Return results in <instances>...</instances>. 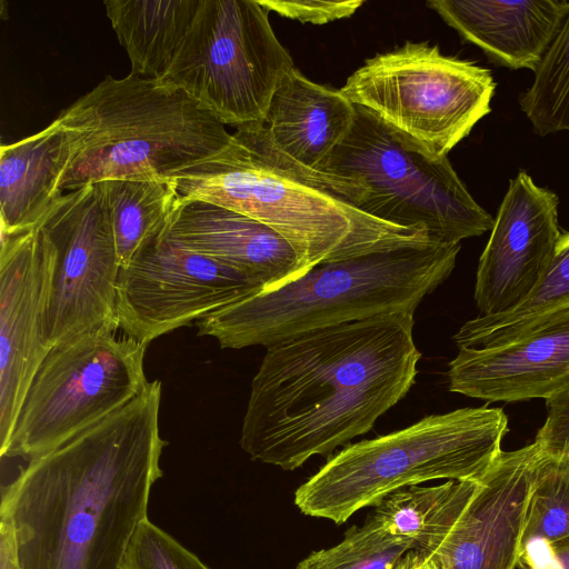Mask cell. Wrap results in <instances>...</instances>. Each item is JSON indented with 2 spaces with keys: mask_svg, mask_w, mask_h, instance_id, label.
Returning a JSON list of instances; mask_svg holds the SVG:
<instances>
[{
  "mask_svg": "<svg viewBox=\"0 0 569 569\" xmlns=\"http://www.w3.org/2000/svg\"><path fill=\"white\" fill-rule=\"evenodd\" d=\"M162 385L59 448L27 461L1 489L21 569H121L162 478Z\"/></svg>",
  "mask_w": 569,
  "mask_h": 569,
  "instance_id": "6da1fadb",
  "label": "cell"
},
{
  "mask_svg": "<svg viewBox=\"0 0 569 569\" xmlns=\"http://www.w3.org/2000/svg\"><path fill=\"white\" fill-rule=\"evenodd\" d=\"M413 325V315L397 312L267 347L251 381L241 449L291 471L371 430L416 381Z\"/></svg>",
  "mask_w": 569,
  "mask_h": 569,
  "instance_id": "7a4b0ae2",
  "label": "cell"
},
{
  "mask_svg": "<svg viewBox=\"0 0 569 569\" xmlns=\"http://www.w3.org/2000/svg\"><path fill=\"white\" fill-rule=\"evenodd\" d=\"M170 177L179 200L214 203L274 229L297 249L307 271L328 261L431 241L423 232L362 212L366 191L359 183L287 158L263 123L236 128L220 152Z\"/></svg>",
  "mask_w": 569,
  "mask_h": 569,
  "instance_id": "3957f363",
  "label": "cell"
},
{
  "mask_svg": "<svg viewBox=\"0 0 569 569\" xmlns=\"http://www.w3.org/2000/svg\"><path fill=\"white\" fill-rule=\"evenodd\" d=\"M459 244H402L315 266L281 287L227 305L196 322L223 349L266 348L297 336L406 312L452 272Z\"/></svg>",
  "mask_w": 569,
  "mask_h": 569,
  "instance_id": "277c9868",
  "label": "cell"
},
{
  "mask_svg": "<svg viewBox=\"0 0 569 569\" xmlns=\"http://www.w3.org/2000/svg\"><path fill=\"white\" fill-rule=\"evenodd\" d=\"M53 121L69 147L62 192L110 179L169 178L232 140L182 89L132 73L104 77Z\"/></svg>",
  "mask_w": 569,
  "mask_h": 569,
  "instance_id": "5b68a950",
  "label": "cell"
},
{
  "mask_svg": "<svg viewBox=\"0 0 569 569\" xmlns=\"http://www.w3.org/2000/svg\"><path fill=\"white\" fill-rule=\"evenodd\" d=\"M501 408H461L352 443L329 459L295 492L306 516L337 525L391 492L429 480L481 478L508 432Z\"/></svg>",
  "mask_w": 569,
  "mask_h": 569,
  "instance_id": "8992f818",
  "label": "cell"
},
{
  "mask_svg": "<svg viewBox=\"0 0 569 569\" xmlns=\"http://www.w3.org/2000/svg\"><path fill=\"white\" fill-rule=\"evenodd\" d=\"M356 106V104H355ZM318 170L359 183V209L387 223L423 232L437 243L459 244L493 227L448 156L356 106L352 127Z\"/></svg>",
  "mask_w": 569,
  "mask_h": 569,
  "instance_id": "52a82bcc",
  "label": "cell"
},
{
  "mask_svg": "<svg viewBox=\"0 0 569 569\" xmlns=\"http://www.w3.org/2000/svg\"><path fill=\"white\" fill-rule=\"evenodd\" d=\"M102 329L53 346L24 396L2 458L27 461L119 411L147 388L148 346Z\"/></svg>",
  "mask_w": 569,
  "mask_h": 569,
  "instance_id": "ba28073f",
  "label": "cell"
},
{
  "mask_svg": "<svg viewBox=\"0 0 569 569\" xmlns=\"http://www.w3.org/2000/svg\"><path fill=\"white\" fill-rule=\"evenodd\" d=\"M260 0H200L182 43L160 80L207 108L223 124L263 123L293 60Z\"/></svg>",
  "mask_w": 569,
  "mask_h": 569,
  "instance_id": "9c48e42d",
  "label": "cell"
},
{
  "mask_svg": "<svg viewBox=\"0 0 569 569\" xmlns=\"http://www.w3.org/2000/svg\"><path fill=\"white\" fill-rule=\"evenodd\" d=\"M489 69L443 54L437 44L406 41L348 77L341 93L441 156L490 113Z\"/></svg>",
  "mask_w": 569,
  "mask_h": 569,
  "instance_id": "30bf717a",
  "label": "cell"
},
{
  "mask_svg": "<svg viewBox=\"0 0 569 569\" xmlns=\"http://www.w3.org/2000/svg\"><path fill=\"white\" fill-rule=\"evenodd\" d=\"M543 455L533 441L501 451L479 479L448 480L413 549L438 569H515L523 557L527 509Z\"/></svg>",
  "mask_w": 569,
  "mask_h": 569,
  "instance_id": "8fae6325",
  "label": "cell"
},
{
  "mask_svg": "<svg viewBox=\"0 0 569 569\" xmlns=\"http://www.w3.org/2000/svg\"><path fill=\"white\" fill-rule=\"evenodd\" d=\"M39 227L57 248L44 329L49 348L97 330L118 331L120 264L102 183L63 192Z\"/></svg>",
  "mask_w": 569,
  "mask_h": 569,
  "instance_id": "7c38bea8",
  "label": "cell"
},
{
  "mask_svg": "<svg viewBox=\"0 0 569 569\" xmlns=\"http://www.w3.org/2000/svg\"><path fill=\"white\" fill-rule=\"evenodd\" d=\"M262 290L247 276L182 247L163 231L120 268L117 322L124 336L148 346Z\"/></svg>",
  "mask_w": 569,
  "mask_h": 569,
  "instance_id": "4fadbf2b",
  "label": "cell"
},
{
  "mask_svg": "<svg viewBox=\"0 0 569 569\" xmlns=\"http://www.w3.org/2000/svg\"><path fill=\"white\" fill-rule=\"evenodd\" d=\"M57 248L47 231L1 233L0 248V449L14 427L29 386L50 351L46 319Z\"/></svg>",
  "mask_w": 569,
  "mask_h": 569,
  "instance_id": "5bb4252c",
  "label": "cell"
},
{
  "mask_svg": "<svg viewBox=\"0 0 569 569\" xmlns=\"http://www.w3.org/2000/svg\"><path fill=\"white\" fill-rule=\"evenodd\" d=\"M558 204L557 194L523 170L509 181L477 269L480 315L508 312L530 295L562 233Z\"/></svg>",
  "mask_w": 569,
  "mask_h": 569,
  "instance_id": "9a60e30c",
  "label": "cell"
},
{
  "mask_svg": "<svg viewBox=\"0 0 569 569\" xmlns=\"http://www.w3.org/2000/svg\"><path fill=\"white\" fill-rule=\"evenodd\" d=\"M449 390L488 402L549 399L569 389V307L512 341L459 349Z\"/></svg>",
  "mask_w": 569,
  "mask_h": 569,
  "instance_id": "2e32d148",
  "label": "cell"
},
{
  "mask_svg": "<svg viewBox=\"0 0 569 569\" xmlns=\"http://www.w3.org/2000/svg\"><path fill=\"white\" fill-rule=\"evenodd\" d=\"M164 234L239 271L263 290L281 287L307 272L300 253L274 229L214 203L179 200Z\"/></svg>",
  "mask_w": 569,
  "mask_h": 569,
  "instance_id": "e0dca14e",
  "label": "cell"
},
{
  "mask_svg": "<svg viewBox=\"0 0 569 569\" xmlns=\"http://www.w3.org/2000/svg\"><path fill=\"white\" fill-rule=\"evenodd\" d=\"M426 6L496 66L535 70L569 9L567 0H429Z\"/></svg>",
  "mask_w": 569,
  "mask_h": 569,
  "instance_id": "ac0fdd59",
  "label": "cell"
},
{
  "mask_svg": "<svg viewBox=\"0 0 569 569\" xmlns=\"http://www.w3.org/2000/svg\"><path fill=\"white\" fill-rule=\"evenodd\" d=\"M356 106L340 89L319 84L296 67L277 87L263 126L274 148L318 170L350 131Z\"/></svg>",
  "mask_w": 569,
  "mask_h": 569,
  "instance_id": "d6986e66",
  "label": "cell"
},
{
  "mask_svg": "<svg viewBox=\"0 0 569 569\" xmlns=\"http://www.w3.org/2000/svg\"><path fill=\"white\" fill-rule=\"evenodd\" d=\"M69 160L64 132L52 121L43 130L0 148L1 233L39 227L63 193L60 180Z\"/></svg>",
  "mask_w": 569,
  "mask_h": 569,
  "instance_id": "ffe728a7",
  "label": "cell"
},
{
  "mask_svg": "<svg viewBox=\"0 0 569 569\" xmlns=\"http://www.w3.org/2000/svg\"><path fill=\"white\" fill-rule=\"evenodd\" d=\"M200 0H106V13L131 72L159 79L194 19Z\"/></svg>",
  "mask_w": 569,
  "mask_h": 569,
  "instance_id": "44dd1931",
  "label": "cell"
},
{
  "mask_svg": "<svg viewBox=\"0 0 569 569\" xmlns=\"http://www.w3.org/2000/svg\"><path fill=\"white\" fill-rule=\"evenodd\" d=\"M100 182L121 268L167 229L178 206L179 194L171 177L110 179Z\"/></svg>",
  "mask_w": 569,
  "mask_h": 569,
  "instance_id": "7402d4cb",
  "label": "cell"
},
{
  "mask_svg": "<svg viewBox=\"0 0 569 569\" xmlns=\"http://www.w3.org/2000/svg\"><path fill=\"white\" fill-rule=\"evenodd\" d=\"M569 307V231L562 232L553 256L530 295L516 308L465 322L453 340L459 349L512 341L530 332L550 315Z\"/></svg>",
  "mask_w": 569,
  "mask_h": 569,
  "instance_id": "603a6c76",
  "label": "cell"
},
{
  "mask_svg": "<svg viewBox=\"0 0 569 569\" xmlns=\"http://www.w3.org/2000/svg\"><path fill=\"white\" fill-rule=\"evenodd\" d=\"M519 104L537 134L569 131V9Z\"/></svg>",
  "mask_w": 569,
  "mask_h": 569,
  "instance_id": "cb8c5ba5",
  "label": "cell"
},
{
  "mask_svg": "<svg viewBox=\"0 0 569 569\" xmlns=\"http://www.w3.org/2000/svg\"><path fill=\"white\" fill-rule=\"evenodd\" d=\"M410 549V539L392 533L371 513L361 527L347 530L341 542L311 552L296 569H396Z\"/></svg>",
  "mask_w": 569,
  "mask_h": 569,
  "instance_id": "d4e9b609",
  "label": "cell"
},
{
  "mask_svg": "<svg viewBox=\"0 0 569 569\" xmlns=\"http://www.w3.org/2000/svg\"><path fill=\"white\" fill-rule=\"evenodd\" d=\"M566 537H569V457L545 451L528 503L523 553L535 540L549 545Z\"/></svg>",
  "mask_w": 569,
  "mask_h": 569,
  "instance_id": "484cf974",
  "label": "cell"
},
{
  "mask_svg": "<svg viewBox=\"0 0 569 569\" xmlns=\"http://www.w3.org/2000/svg\"><path fill=\"white\" fill-rule=\"evenodd\" d=\"M121 569H210L197 555L148 518L137 528Z\"/></svg>",
  "mask_w": 569,
  "mask_h": 569,
  "instance_id": "4316f807",
  "label": "cell"
},
{
  "mask_svg": "<svg viewBox=\"0 0 569 569\" xmlns=\"http://www.w3.org/2000/svg\"><path fill=\"white\" fill-rule=\"evenodd\" d=\"M269 10L298 20L302 23L325 24L352 16L363 0L325 1V0H260Z\"/></svg>",
  "mask_w": 569,
  "mask_h": 569,
  "instance_id": "83f0119b",
  "label": "cell"
},
{
  "mask_svg": "<svg viewBox=\"0 0 569 569\" xmlns=\"http://www.w3.org/2000/svg\"><path fill=\"white\" fill-rule=\"evenodd\" d=\"M547 418L535 441L549 455L569 457V389L546 400Z\"/></svg>",
  "mask_w": 569,
  "mask_h": 569,
  "instance_id": "f1b7e54d",
  "label": "cell"
},
{
  "mask_svg": "<svg viewBox=\"0 0 569 569\" xmlns=\"http://www.w3.org/2000/svg\"><path fill=\"white\" fill-rule=\"evenodd\" d=\"M0 569H21L14 531L10 522L0 520Z\"/></svg>",
  "mask_w": 569,
  "mask_h": 569,
  "instance_id": "f546056e",
  "label": "cell"
},
{
  "mask_svg": "<svg viewBox=\"0 0 569 569\" xmlns=\"http://www.w3.org/2000/svg\"><path fill=\"white\" fill-rule=\"evenodd\" d=\"M396 569H438L425 553L410 549L399 561Z\"/></svg>",
  "mask_w": 569,
  "mask_h": 569,
  "instance_id": "4dcf8cb0",
  "label": "cell"
},
{
  "mask_svg": "<svg viewBox=\"0 0 569 569\" xmlns=\"http://www.w3.org/2000/svg\"><path fill=\"white\" fill-rule=\"evenodd\" d=\"M558 569H569V537L547 545Z\"/></svg>",
  "mask_w": 569,
  "mask_h": 569,
  "instance_id": "1f68e13d",
  "label": "cell"
},
{
  "mask_svg": "<svg viewBox=\"0 0 569 569\" xmlns=\"http://www.w3.org/2000/svg\"><path fill=\"white\" fill-rule=\"evenodd\" d=\"M515 569H533L526 557H522Z\"/></svg>",
  "mask_w": 569,
  "mask_h": 569,
  "instance_id": "d6a6232c",
  "label": "cell"
}]
</instances>
